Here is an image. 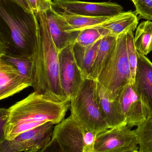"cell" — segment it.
<instances>
[{
    "label": "cell",
    "mask_w": 152,
    "mask_h": 152,
    "mask_svg": "<svg viewBox=\"0 0 152 152\" xmlns=\"http://www.w3.org/2000/svg\"><path fill=\"white\" fill-rule=\"evenodd\" d=\"M70 108V101H61L34 91L8 108L4 127L6 140L14 139L21 133L49 121L61 122Z\"/></svg>",
    "instance_id": "1"
},
{
    "label": "cell",
    "mask_w": 152,
    "mask_h": 152,
    "mask_svg": "<svg viewBox=\"0 0 152 152\" xmlns=\"http://www.w3.org/2000/svg\"><path fill=\"white\" fill-rule=\"evenodd\" d=\"M0 30L7 43L6 52L34 59L41 39L35 13L12 0H0Z\"/></svg>",
    "instance_id": "2"
},
{
    "label": "cell",
    "mask_w": 152,
    "mask_h": 152,
    "mask_svg": "<svg viewBox=\"0 0 152 152\" xmlns=\"http://www.w3.org/2000/svg\"><path fill=\"white\" fill-rule=\"evenodd\" d=\"M37 15L40 24L41 39L33 59L32 87L37 93L61 101L69 100L65 96L61 85L58 50L50 34L46 13L40 12Z\"/></svg>",
    "instance_id": "3"
},
{
    "label": "cell",
    "mask_w": 152,
    "mask_h": 152,
    "mask_svg": "<svg viewBox=\"0 0 152 152\" xmlns=\"http://www.w3.org/2000/svg\"><path fill=\"white\" fill-rule=\"evenodd\" d=\"M97 86L96 80L84 79L70 99V115L84 128L96 135L109 129L100 113Z\"/></svg>",
    "instance_id": "4"
},
{
    "label": "cell",
    "mask_w": 152,
    "mask_h": 152,
    "mask_svg": "<svg viewBox=\"0 0 152 152\" xmlns=\"http://www.w3.org/2000/svg\"><path fill=\"white\" fill-rule=\"evenodd\" d=\"M128 31L117 37L116 45L96 80L105 88L110 97L114 100H117L125 86L132 83L127 53Z\"/></svg>",
    "instance_id": "5"
},
{
    "label": "cell",
    "mask_w": 152,
    "mask_h": 152,
    "mask_svg": "<svg viewBox=\"0 0 152 152\" xmlns=\"http://www.w3.org/2000/svg\"><path fill=\"white\" fill-rule=\"evenodd\" d=\"M96 136L71 115L55 126L52 135L62 152H93Z\"/></svg>",
    "instance_id": "6"
},
{
    "label": "cell",
    "mask_w": 152,
    "mask_h": 152,
    "mask_svg": "<svg viewBox=\"0 0 152 152\" xmlns=\"http://www.w3.org/2000/svg\"><path fill=\"white\" fill-rule=\"evenodd\" d=\"M138 145L134 130L123 125L97 134L93 152H130L137 150Z\"/></svg>",
    "instance_id": "7"
},
{
    "label": "cell",
    "mask_w": 152,
    "mask_h": 152,
    "mask_svg": "<svg viewBox=\"0 0 152 152\" xmlns=\"http://www.w3.org/2000/svg\"><path fill=\"white\" fill-rule=\"evenodd\" d=\"M55 125L49 121L21 133L12 140H6L0 152L37 151L51 140Z\"/></svg>",
    "instance_id": "8"
},
{
    "label": "cell",
    "mask_w": 152,
    "mask_h": 152,
    "mask_svg": "<svg viewBox=\"0 0 152 152\" xmlns=\"http://www.w3.org/2000/svg\"><path fill=\"white\" fill-rule=\"evenodd\" d=\"M53 8L62 13L88 17H111L124 12L116 3L89 2L77 0H53Z\"/></svg>",
    "instance_id": "9"
},
{
    "label": "cell",
    "mask_w": 152,
    "mask_h": 152,
    "mask_svg": "<svg viewBox=\"0 0 152 152\" xmlns=\"http://www.w3.org/2000/svg\"><path fill=\"white\" fill-rule=\"evenodd\" d=\"M74 45L58 51L61 85L65 96L69 101L84 79L76 62Z\"/></svg>",
    "instance_id": "10"
},
{
    "label": "cell",
    "mask_w": 152,
    "mask_h": 152,
    "mask_svg": "<svg viewBox=\"0 0 152 152\" xmlns=\"http://www.w3.org/2000/svg\"><path fill=\"white\" fill-rule=\"evenodd\" d=\"M117 100L124 113L128 127L138 126L148 118L147 110L137 93L133 83H129L121 89Z\"/></svg>",
    "instance_id": "11"
},
{
    "label": "cell",
    "mask_w": 152,
    "mask_h": 152,
    "mask_svg": "<svg viewBox=\"0 0 152 152\" xmlns=\"http://www.w3.org/2000/svg\"><path fill=\"white\" fill-rule=\"evenodd\" d=\"M134 86L147 110L148 117H152V63L138 52Z\"/></svg>",
    "instance_id": "12"
},
{
    "label": "cell",
    "mask_w": 152,
    "mask_h": 152,
    "mask_svg": "<svg viewBox=\"0 0 152 152\" xmlns=\"http://www.w3.org/2000/svg\"><path fill=\"white\" fill-rule=\"evenodd\" d=\"M48 28L58 50L75 44L80 31H73L65 18L52 8L46 12Z\"/></svg>",
    "instance_id": "13"
},
{
    "label": "cell",
    "mask_w": 152,
    "mask_h": 152,
    "mask_svg": "<svg viewBox=\"0 0 152 152\" xmlns=\"http://www.w3.org/2000/svg\"><path fill=\"white\" fill-rule=\"evenodd\" d=\"M32 86L14 66L0 58V101Z\"/></svg>",
    "instance_id": "14"
},
{
    "label": "cell",
    "mask_w": 152,
    "mask_h": 152,
    "mask_svg": "<svg viewBox=\"0 0 152 152\" xmlns=\"http://www.w3.org/2000/svg\"><path fill=\"white\" fill-rule=\"evenodd\" d=\"M97 97L100 113L109 129L126 125V121L117 100L112 99L104 87L97 82Z\"/></svg>",
    "instance_id": "15"
},
{
    "label": "cell",
    "mask_w": 152,
    "mask_h": 152,
    "mask_svg": "<svg viewBox=\"0 0 152 152\" xmlns=\"http://www.w3.org/2000/svg\"><path fill=\"white\" fill-rule=\"evenodd\" d=\"M136 11L123 12L112 16L109 20L95 28H99L103 37H117L121 34L130 30L134 31L137 27L139 19Z\"/></svg>",
    "instance_id": "16"
},
{
    "label": "cell",
    "mask_w": 152,
    "mask_h": 152,
    "mask_svg": "<svg viewBox=\"0 0 152 152\" xmlns=\"http://www.w3.org/2000/svg\"><path fill=\"white\" fill-rule=\"evenodd\" d=\"M116 42L117 37L110 36H106L101 39L94 65L87 78L97 80L116 45Z\"/></svg>",
    "instance_id": "17"
},
{
    "label": "cell",
    "mask_w": 152,
    "mask_h": 152,
    "mask_svg": "<svg viewBox=\"0 0 152 152\" xmlns=\"http://www.w3.org/2000/svg\"><path fill=\"white\" fill-rule=\"evenodd\" d=\"M101 39L88 46H82L77 43L74 45L76 62L84 79L87 78L91 72Z\"/></svg>",
    "instance_id": "18"
},
{
    "label": "cell",
    "mask_w": 152,
    "mask_h": 152,
    "mask_svg": "<svg viewBox=\"0 0 152 152\" xmlns=\"http://www.w3.org/2000/svg\"><path fill=\"white\" fill-rule=\"evenodd\" d=\"M134 42L137 52L144 56L151 51L152 21H142L138 25L136 29Z\"/></svg>",
    "instance_id": "19"
},
{
    "label": "cell",
    "mask_w": 152,
    "mask_h": 152,
    "mask_svg": "<svg viewBox=\"0 0 152 152\" xmlns=\"http://www.w3.org/2000/svg\"><path fill=\"white\" fill-rule=\"evenodd\" d=\"M60 13L69 24L73 31H80L86 28L96 27L107 22L112 17H88Z\"/></svg>",
    "instance_id": "20"
},
{
    "label": "cell",
    "mask_w": 152,
    "mask_h": 152,
    "mask_svg": "<svg viewBox=\"0 0 152 152\" xmlns=\"http://www.w3.org/2000/svg\"><path fill=\"white\" fill-rule=\"evenodd\" d=\"M0 58L14 66L24 78L33 84L34 74L33 59L16 56L8 52L5 53Z\"/></svg>",
    "instance_id": "21"
},
{
    "label": "cell",
    "mask_w": 152,
    "mask_h": 152,
    "mask_svg": "<svg viewBox=\"0 0 152 152\" xmlns=\"http://www.w3.org/2000/svg\"><path fill=\"white\" fill-rule=\"evenodd\" d=\"M139 151L152 152V117H149L134 130Z\"/></svg>",
    "instance_id": "22"
},
{
    "label": "cell",
    "mask_w": 152,
    "mask_h": 152,
    "mask_svg": "<svg viewBox=\"0 0 152 152\" xmlns=\"http://www.w3.org/2000/svg\"><path fill=\"white\" fill-rule=\"evenodd\" d=\"M134 31L129 30L126 33L127 53L130 67L132 83H134L137 65V51L134 42Z\"/></svg>",
    "instance_id": "23"
},
{
    "label": "cell",
    "mask_w": 152,
    "mask_h": 152,
    "mask_svg": "<svg viewBox=\"0 0 152 152\" xmlns=\"http://www.w3.org/2000/svg\"><path fill=\"white\" fill-rule=\"evenodd\" d=\"M104 37L102 31L97 28H86L80 32L75 43L82 46H88Z\"/></svg>",
    "instance_id": "24"
},
{
    "label": "cell",
    "mask_w": 152,
    "mask_h": 152,
    "mask_svg": "<svg viewBox=\"0 0 152 152\" xmlns=\"http://www.w3.org/2000/svg\"><path fill=\"white\" fill-rule=\"evenodd\" d=\"M135 7L139 19L152 20V0H130Z\"/></svg>",
    "instance_id": "25"
},
{
    "label": "cell",
    "mask_w": 152,
    "mask_h": 152,
    "mask_svg": "<svg viewBox=\"0 0 152 152\" xmlns=\"http://www.w3.org/2000/svg\"><path fill=\"white\" fill-rule=\"evenodd\" d=\"M31 10L36 14L46 13L52 8V0H25Z\"/></svg>",
    "instance_id": "26"
},
{
    "label": "cell",
    "mask_w": 152,
    "mask_h": 152,
    "mask_svg": "<svg viewBox=\"0 0 152 152\" xmlns=\"http://www.w3.org/2000/svg\"><path fill=\"white\" fill-rule=\"evenodd\" d=\"M9 116L8 109L0 108V148L6 140L4 127Z\"/></svg>",
    "instance_id": "27"
},
{
    "label": "cell",
    "mask_w": 152,
    "mask_h": 152,
    "mask_svg": "<svg viewBox=\"0 0 152 152\" xmlns=\"http://www.w3.org/2000/svg\"><path fill=\"white\" fill-rule=\"evenodd\" d=\"M36 152H62L61 148L54 137H52L51 140L47 144L39 151Z\"/></svg>",
    "instance_id": "28"
},
{
    "label": "cell",
    "mask_w": 152,
    "mask_h": 152,
    "mask_svg": "<svg viewBox=\"0 0 152 152\" xmlns=\"http://www.w3.org/2000/svg\"><path fill=\"white\" fill-rule=\"evenodd\" d=\"M7 49V43L0 30V58L6 52Z\"/></svg>",
    "instance_id": "29"
},
{
    "label": "cell",
    "mask_w": 152,
    "mask_h": 152,
    "mask_svg": "<svg viewBox=\"0 0 152 152\" xmlns=\"http://www.w3.org/2000/svg\"><path fill=\"white\" fill-rule=\"evenodd\" d=\"M27 12H33L25 0H12Z\"/></svg>",
    "instance_id": "30"
},
{
    "label": "cell",
    "mask_w": 152,
    "mask_h": 152,
    "mask_svg": "<svg viewBox=\"0 0 152 152\" xmlns=\"http://www.w3.org/2000/svg\"><path fill=\"white\" fill-rule=\"evenodd\" d=\"M130 152H141L139 151H138V150H136V151H133Z\"/></svg>",
    "instance_id": "31"
},
{
    "label": "cell",
    "mask_w": 152,
    "mask_h": 152,
    "mask_svg": "<svg viewBox=\"0 0 152 152\" xmlns=\"http://www.w3.org/2000/svg\"><path fill=\"white\" fill-rule=\"evenodd\" d=\"M151 51H152V48H151Z\"/></svg>",
    "instance_id": "32"
}]
</instances>
